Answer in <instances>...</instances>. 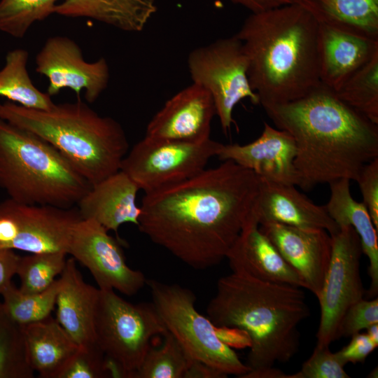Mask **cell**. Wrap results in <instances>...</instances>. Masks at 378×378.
Segmentation results:
<instances>
[{
	"instance_id": "1",
	"label": "cell",
	"mask_w": 378,
	"mask_h": 378,
	"mask_svg": "<svg viewBox=\"0 0 378 378\" xmlns=\"http://www.w3.org/2000/svg\"><path fill=\"white\" fill-rule=\"evenodd\" d=\"M260 178L230 160L145 193L139 230L187 265L219 264L252 213Z\"/></svg>"
},
{
	"instance_id": "2",
	"label": "cell",
	"mask_w": 378,
	"mask_h": 378,
	"mask_svg": "<svg viewBox=\"0 0 378 378\" xmlns=\"http://www.w3.org/2000/svg\"><path fill=\"white\" fill-rule=\"evenodd\" d=\"M262 107L295 140L296 186L304 190L340 178L356 181L378 158V125L321 82L299 99Z\"/></svg>"
},
{
	"instance_id": "3",
	"label": "cell",
	"mask_w": 378,
	"mask_h": 378,
	"mask_svg": "<svg viewBox=\"0 0 378 378\" xmlns=\"http://www.w3.org/2000/svg\"><path fill=\"white\" fill-rule=\"evenodd\" d=\"M302 288L237 272L218 279L207 317L216 327L234 328L247 337L250 370L242 378L286 377L273 367L298 352V326L310 315Z\"/></svg>"
},
{
	"instance_id": "4",
	"label": "cell",
	"mask_w": 378,
	"mask_h": 378,
	"mask_svg": "<svg viewBox=\"0 0 378 378\" xmlns=\"http://www.w3.org/2000/svg\"><path fill=\"white\" fill-rule=\"evenodd\" d=\"M235 35L262 106L299 99L321 82L318 22L301 4L251 13Z\"/></svg>"
},
{
	"instance_id": "5",
	"label": "cell",
	"mask_w": 378,
	"mask_h": 378,
	"mask_svg": "<svg viewBox=\"0 0 378 378\" xmlns=\"http://www.w3.org/2000/svg\"><path fill=\"white\" fill-rule=\"evenodd\" d=\"M0 118L38 135L55 148L91 185L120 170L129 143L120 124L80 100L49 110L0 103Z\"/></svg>"
},
{
	"instance_id": "6",
	"label": "cell",
	"mask_w": 378,
	"mask_h": 378,
	"mask_svg": "<svg viewBox=\"0 0 378 378\" xmlns=\"http://www.w3.org/2000/svg\"><path fill=\"white\" fill-rule=\"evenodd\" d=\"M91 186L48 142L0 118V187L8 198L71 208Z\"/></svg>"
},
{
	"instance_id": "7",
	"label": "cell",
	"mask_w": 378,
	"mask_h": 378,
	"mask_svg": "<svg viewBox=\"0 0 378 378\" xmlns=\"http://www.w3.org/2000/svg\"><path fill=\"white\" fill-rule=\"evenodd\" d=\"M167 332L152 302L134 304L113 290L99 289L95 340L113 377L134 378L151 341Z\"/></svg>"
},
{
	"instance_id": "8",
	"label": "cell",
	"mask_w": 378,
	"mask_h": 378,
	"mask_svg": "<svg viewBox=\"0 0 378 378\" xmlns=\"http://www.w3.org/2000/svg\"><path fill=\"white\" fill-rule=\"evenodd\" d=\"M152 303L167 332L191 358L205 363L226 377L242 378L250 369L220 337L218 328L195 307L194 293L178 284L147 279Z\"/></svg>"
},
{
	"instance_id": "9",
	"label": "cell",
	"mask_w": 378,
	"mask_h": 378,
	"mask_svg": "<svg viewBox=\"0 0 378 378\" xmlns=\"http://www.w3.org/2000/svg\"><path fill=\"white\" fill-rule=\"evenodd\" d=\"M187 64L192 83L211 94L225 132L234 122L232 112L240 101L248 98L253 104H260L249 83L246 54L235 34L195 48Z\"/></svg>"
},
{
	"instance_id": "10",
	"label": "cell",
	"mask_w": 378,
	"mask_h": 378,
	"mask_svg": "<svg viewBox=\"0 0 378 378\" xmlns=\"http://www.w3.org/2000/svg\"><path fill=\"white\" fill-rule=\"evenodd\" d=\"M223 144L156 140L144 136L127 153L120 170L145 193L188 179L206 169Z\"/></svg>"
},
{
	"instance_id": "11",
	"label": "cell",
	"mask_w": 378,
	"mask_h": 378,
	"mask_svg": "<svg viewBox=\"0 0 378 378\" xmlns=\"http://www.w3.org/2000/svg\"><path fill=\"white\" fill-rule=\"evenodd\" d=\"M331 237V258L317 297L321 308L318 346H329L338 340L344 315L365 293L360 276L363 250L359 236L351 226L345 225Z\"/></svg>"
},
{
	"instance_id": "12",
	"label": "cell",
	"mask_w": 378,
	"mask_h": 378,
	"mask_svg": "<svg viewBox=\"0 0 378 378\" xmlns=\"http://www.w3.org/2000/svg\"><path fill=\"white\" fill-rule=\"evenodd\" d=\"M108 232L97 221L82 218L74 227L67 254L89 270L99 289L135 295L147 279L127 265L119 242Z\"/></svg>"
},
{
	"instance_id": "13",
	"label": "cell",
	"mask_w": 378,
	"mask_h": 378,
	"mask_svg": "<svg viewBox=\"0 0 378 378\" xmlns=\"http://www.w3.org/2000/svg\"><path fill=\"white\" fill-rule=\"evenodd\" d=\"M36 71L48 80L47 93L51 97L69 88L78 95L84 91L88 103L95 102L106 88L109 67L104 58L93 62L84 59L80 46L62 36L47 39L36 56Z\"/></svg>"
},
{
	"instance_id": "14",
	"label": "cell",
	"mask_w": 378,
	"mask_h": 378,
	"mask_svg": "<svg viewBox=\"0 0 378 378\" xmlns=\"http://www.w3.org/2000/svg\"><path fill=\"white\" fill-rule=\"evenodd\" d=\"M284 259L316 298L328 270L332 239L323 229L302 228L274 222L259 223Z\"/></svg>"
},
{
	"instance_id": "15",
	"label": "cell",
	"mask_w": 378,
	"mask_h": 378,
	"mask_svg": "<svg viewBox=\"0 0 378 378\" xmlns=\"http://www.w3.org/2000/svg\"><path fill=\"white\" fill-rule=\"evenodd\" d=\"M215 115L211 94L192 83L166 102L148 124L145 136L156 140L204 141L210 138Z\"/></svg>"
},
{
	"instance_id": "16",
	"label": "cell",
	"mask_w": 378,
	"mask_h": 378,
	"mask_svg": "<svg viewBox=\"0 0 378 378\" xmlns=\"http://www.w3.org/2000/svg\"><path fill=\"white\" fill-rule=\"evenodd\" d=\"M296 146L286 131L264 123L260 136L244 145L223 144L216 157L253 171L260 178L296 186Z\"/></svg>"
},
{
	"instance_id": "17",
	"label": "cell",
	"mask_w": 378,
	"mask_h": 378,
	"mask_svg": "<svg viewBox=\"0 0 378 378\" xmlns=\"http://www.w3.org/2000/svg\"><path fill=\"white\" fill-rule=\"evenodd\" d=\"M226 258L232 272L306 288L300 275L260 230L255 206Z\"/></svg>"
},
{
	"instance_id": "18",
	"label": "cell",
	"mask_w": 378,
	"mask_h": 378,
	"mask_svg": "<svg viewBox=\"0 0 378 378\" xmlns=\"http://www.w3.org/2000/svg\"><path fill=\"white\" fill-rule=\"evenodd\" d=\"M255 209L259 223L274 222L302 228L323 229L330 235L340 230L326 206L314 203L295 185L260 178Z\"/></svg>"
},
{
	"instance_id": "19",
	"label": "cell",
	"mask_w": 378,
	"mask_h": 378,
	"mask_svg": "<svg viewBox=\"0 0 378 378\" xmlns=\"http://www.w3.org/2000/svg\"><path fill=\"white\" fill-rule=\"evenodd\" d=\"M60 279L56 320L80 347L97 345L95 321L99 288L84 281L74 258L66 260Z\"/></svg>"
},
{
	"instance_id": "20",
	"label": "cell",
	"mask_w": 378,
	"mask_h": 378,
	"mask_svg": "<svg viewBox=\"0 0 378 378\" xmlns=\"http://www.w3.org/2000/svg\"><path fill=\"white\" fill-rule=\"evenodd\" d=\"M377 52L378 39L318 23L319 78L335 92Z\"/></svg>"
},
{
	"instance_id": "21",
	"label": "cell",
	"mask_w": 378,
	"mask_h": 378,
	"mask_svg": "<svg viewBox=\"0 0 378 378\" xmlns=\"http://www.w3.org/2000/svg\"><path fill=\"white\" fill-rule=\"evenodd\" d=\"M139 190L136 183L120 170L92 185L77 208L82 218L92 219L107 231L117 232L125 223L138 226L141 214L136 203Z\"/></svg>"
},
{
	"instance_id": "22",
	"label": "cell",
	"mask_w": 378,
	"mask_h": 378,
	"mask_svg": "<svg viewBox=\"0 0 378 378\" xmlns=\"http://www.w3.org/2000/svg\"><path fill=\"white\" fill-rule=\"evenodd\" d=\"M22 328L32 370L41 378H59L80 346L52 316Z\"/></svg>"
},
{
	"instance_id": "23",
	"label": "cell",
	"mask_w": 378,
	"mask_h": 378,
	"mask_svg": "<svg viewBox=\"0 0 378 378\" xmlns=\"http://www.w3.org/2000/svg\"><path fill=\"white\" fill-rule=\"evenodd\" d=\"M349 183L346 178L330 183V196L325 206L339 227L351 226L359 236L363 253L369 260L370 284L368 296L374 298L378 293V230L363 202H357L351 196Z\"/></svg>"
},
{
	"instance_id": "24",
	"label": "cell",
	"mask_w": 378,
	"mask_h": 378,
	"mask_svg": "<svg viewBox=\"0 0 378 378\" xmlns=\"http://www.w3.org/2000/svg\"><path fill=\"white\" fill-rule=\"evenodd\" d=\"M158 6L155 0H64L55 13L68 18H88L125 31H141Z\"/></svg>"
},
{
	"instance_id": "25",
	"label": "cell",
	"mask_w": 378,
	"mask_h": 378,
	"mask_svg": "<svg viewBox=\"0 0 378 378\" xmlns=\"http://www.w3.org/2000/svg\"><path fill=\"white\" fill-rule=\"evenodd\" d=\"M318 23L378 39V0H298Z\"/></svg>"
},
{
	"instance_id": "26",
	"label": "cell",
	"mask_w": 378,
	"mask_h": 378,
	"mask_svg": "<svg viewBox=\"0 0 378 378\" xmlns=\"http://www.w3.org/2000/svg\"><path fill=\"white\" fill-rule=\"evenodd\" d=\"M28 58L24 49L7 52L5 65L0 70V97L27 108L49 110L55 103L47 92L33 84L27 71Z\"/></svg>"
},
{
	"instance_id": "27",
	"label": "cell",
	"mask_w": 378,
	"mask_h": 378,
	"mask_svg": "<svg viewBox=\"0 0 378 378\" xmlns=\"http://www.w3.org/2000/svg\"><path fill=\"white\" fill-rule=\"evenodd\" d=\"M61 284L59 277L43 291L27 293L21 291L12 283L1 294L3 297L1 302L10 318L23 327L51 316L55 308Z\"/></svg>"
},
{
	"instance_id": "28",
	"label": "cell",
	"mask_w": 378,
	"mask_h": 378,
	"mask_svg": "<svg viewBox=\"0 0 378 378\" xmlns=\"http://www.w3.org/2000/svg\"><path fill=\"white\" fill-rule=\"evenodd\" d=\"M335 93L346 104L378 125V52Z\"/></svg>"
},
{
	"instance_id": "29",
	"label": "cell",
	"mask_w": 378,
	"mask_h": 378,
	"mask_svg": "<svg viewBox=\"0 0 378 378\" xmlns=\"http://www.w3.org/2000/svg\"><path fill=\"white\" fill-rule=\"evenodd\" d=\"M159 348L150 347L134 378H184L192 358L169 332Z\"/></svg>"
},
{
	"instance_id": "30",
	"label": "cell",
	"mask_w": 378,
	"mask_h": 378,
	"mask_svg": "<svg viewBox=\"0 0 378 378\" xmlns=\"http://www.w3.org/2000/svg\"><path fill=\"white\" fill-rule=\"evenodd\" d=\"M23 328L13 321L0 302V378H32Z\"/></svg>"
},
{
	"instance_id": "31",
	"label": "cell",
	"mask_w": 378,
	"mask_h": 378,
	"mask_svg": "<svg viewBox=\"0 0 378 378\" xmlns=\"http://www.w3.org/2000/svg\"><path fill=\"white\" fill-rule=\"evenodd\" d=\"M66 255L64 252H47L20 256L16 272L20 280V290L35 293L48 288L62 273Z\"/></svg>"
},
{
	"instance_id": "32",
	"label": "cell",
	"mask_w": 378,
	"mask_h": 378,
	"mask_svg": "<svg viewBox=\"0 0 378 378\" xmlns=\"http://www.w3.org/2000/svg\"><path fill=\"white\" fill-rule=\"evenodd\" d=\"M59 0H0V31L21 38L36 22L55 13Z\"/></svg>"
},
{
	"instance_id": "33",
	"label": "cell",
	"mask_w": 378,
	"mask_h": 378,
	"mask_svg": "<svg viewBox=\"0 0 378 378\" xmlns=\"http://www.w3.org/2000/svg\"><path fill=\"white\" fill-rule=\"evenodd\" d=\"M346 364L339 351L332 352L329 346H316L301 369L287 378H349L344 370Z\"/></svg>"
},
{
	"instance_id": "34",
	"label": "cell",
	"mask_w": 378,
	"mask_h": 378,
	"mask_svg": "<svg viewBox=\"0 0 378 378\" xmlns=\"http://www.w3.org/2000/svg\"><path fill=\"white\" fill-rule=\"evenodd\" d=\"M112 377L109 365L99 347H80L59 378H104Z\"/></svg>"
},
{
	"instance_id": "35",
	"label": "cell",
	"mask_w": 378,
	"mask_h": 378,
	"mask_svg": "<svg viewBox=\"0 0 378 378\" xmlns=\"http://www.w3.org/2000/svg\"><path fill=\"white\" fill-rule=\"evenodd\" d=\"M374 323H378V298H363L354 304L344 315L337 338L350 337Z\"/></svg>"
},
{
	"instance_id": "36",
	"label": "cell",
	"mask_w": 378,
	"mask_h": 378,
	"mask_svg": "<svg viewBox=\"0 0 378 378\" xmlns=\"http://www.w3.org/2000/svg\"><path fill=\"white\" fill-rule=\"evenodd\" d=\"M356 181L360 187L363 202L378 230V158L364 165Z\"/></svg>"
},
{
	"instance_id": "37",
	"label": "cell",
	"mask_w": 378,
	"mask_h": 378,
	"mask_svg": "<svg viewBox=\"0 0 378 378\" xmlns=\"http://www.w3.org/2000/svg\"><path fill=\"white\" fill-rule=\"evenodd\" d=\"M351 337L350 342L338 351L347 363L364 362L368 356L378 346L366 332H358Z\"/></svg>"
},
{
	"instance_id": "38",
	"label": "cell",
	"mask_w": 378,
	"mask_h": 378,
	"mask_svg": "<svg viewBox=\"0 0 378 378\" xmlns=\"http://www.w3.org/2000/svg\"><path fill=\"white\" fill-rule=\"evenodd\" d=\"M20 256L10 249H0V295L12 284Z\"/></svg>"
},
{
	"instance_id": "39",
	"label": "cell",
	"mask_w": 378,
	"mask_h": 378,
	"mask_svg": "<svg viewBox=\"0 0 378 378\" xmlns=\"http://www.w3.org/2000/svg\"><path fill=\"white\" fill-rule=\"evenodd\" d=\"M230 1L246 8L251 13H258L295 4L298 0H230Z\"/></svg>"
},
{
	"instance_id": "40",
	"label": "cell",
	"mask_w": 378,
	"mask_h": 378,
	"mask_svg": "<svg viewBox=\"0 0 378 378\" xmlns=\"http://www.w3.org/2000/svg\"><path fill=\"white\" fill-rule=\"evenodd\" d=\"M224 378L223 374L215 368L200 362L192 360V363L186 373L184 378Z\"/></svg>"
},
{
	"instance_id": "41",
	"label": "cell",
	"mask_w": 378,
	"mask_h": 378,
	"mask_svg": "<svg viewBox=\"0 0 378 378\" xmlns=\"http://www.w3.org/2000/svg\"><path fill=\"white\" fill-rule=\"evenodd\" d=\"M365 330L370 338L378 345V323L372 324Z\"/></svg>"
}]
</instances>
